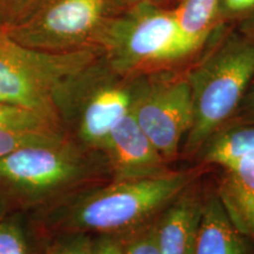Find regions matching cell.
I'll list each match as a JSON object with an SVG mask.
<instances>
[{
    "label": "cell",
    "instance_id": "obj_1",
    "mask_svg": "<svg viewBox=\"0 0 254 254\" xmlns=\"http://www.w3.org/2000/svg\"><path fill=\"white\" fill-rule=\"evenodd\" d=\"M195 174L167 172L157 177L113 180L80 193L53 221L59 233L128 234L161 212L192 185Z\"/></svg>",
    "mask_w": 254,
    "mask_h": 254
},
{
    "label": "cell",
    "instance_id": "obj_2",
    "mask_svg": "<svg viewBox=\"0 0 254 254\" xmlns=\"http://www.w3.org/2000/svg\"><path fill=\"white\" fill-rule=\"evenodd\" d=\"M254 75V38L231 36L186 75L193 120L184 153H198L237 113Z\"/></svg>",
    "mask_w": 254,
    "mask_h": 254
},
{
    "label": "cell",
    "instance_id": "obj_3",
    "mask_svg": "<svg viewBox=\"0 0 254 254\" xmlns=\"http://www.w3.org/2000/svg\"><path fill=\"white\" fill-rule=\"evenodd\" d=\"M139 77L120 74L103 55L63 85L57 110L63 124L74 123L81 147L104 151L111 132L132 110Z\"/></svg>",
    "mask_w": 254,
    "mask_h": 254
},
{
    "label": "cell",
    "instance_id": "obj_4",
    "mask_svg": "<svg viewBox=\"0 0 254 254\" xmlns=\"http://www.w3.org/2000/svg\"><path fill=\"white\" fill-rule=\"evenodd\" d=\"M100 50L117 72L136 77L159 66L182 62L199 47L184 36L173 9L136 2L113 21Z\"/></svg>",
    "mask_w": 254,
    "mask_h": 254
},
{
    "label": "cell",
    "instance_id": "obj_5",
    "mask_svg": "<svg viewBox=\"0 0 254 254\" xmlns=\"http://www.w3.org/2000/svg\"><path fill=\"white\" fill-rule=\"evenodd\" d=\"M131 5L126 0H38L4 32L20 45L44 52L100 50L111 25Z\"/></svg>",
    "mask_w": 254,
    "mask_h": 254
},
{
    "label": "cell",
    "instance_id": "obj_6",
    "mask_svg": "<svg viewBox=\"0 0 254 254\" xmlns=\"http://www.w3.org/2000/svg\"><path fill=\"white\" fill-rule=\"evenodd\" d=\"M100 50L44 52L0 34V103L41 111L60 119L57 94L73 75L97 60ZM63 123V122H62Z\"/></svg>",
    "mask_w": 254,
    "mask_h": 254
},
{
    "label": "cell",
    "instance_id": "obj_7",
    "mask_svg": "<svg viewBox=\"0 0 254 254\" xmlns=\"http://www.w3.org/2000/svg\"><path fill=\"white\" fill-rule=\"evenodd\" d=\"M99 161L69 139L34 145L0 158V186L31 204L78 187L99 173Z\"/></svg>",
    "mask_w": 254,
    "mask_h": 254
},
{
    "label": "cell",
    "instance_id": "obj_8",
    "mask_svg": "<svg viewBox=\"0 0 254 254\" xmlns=\"http://www.w3.org/2000/svg\"><path fill=\"white\" fill-rule=\"evenodd\" d=\"M132 114L159 153L172 163L193 120L187 78L165 72L140 75Z\"/></svg>",
    "mask_w": 254,
    "mask_h": 254
},
{
    "label": "cell",
    "instance_id": "obj_9",
    "mask_svg": "<svg viewBox=\"0 0 254 254\" xmlns=\"http://www.w3.org/2000/svg\"><path fill=\"white\" fill-rule=\"evenodd\" d=\"M103 152L113 180L142 179L170 172L168 163L138 125L132 110L111 132Z\"/></svg>",
    "mask_w": 254,
    "mask_h": 254
},
{
    "label": "cell",
    "instance_id": "obj_10",
    "mask_svg": "<svg viewBox=\"0 0 254 254\" xmlns=\"http://www.w3.org/2000/svg\"><path fill=\"white\" fill-rule=\"evenodd\" d=\"M68 139L64 124L41 111L0 103V158L34 145Z\"/></svg>",
    "mask_w": 254,
    "mask_h": 254
},
{
    "label": "cell",
    "instance_id": "obj_11",
    "mask_svg": "<svg viewBox=\"0 0 254 254\" xmlns=\"http://www.w3.org/2000/svg\"><path fill=\"white\" fill-rule=\"evenodd\" d=\"M204 198L190 185L157 218L159 254H193Z\"/></svg>",
    "mask_w": 254,
    "mask_h": 254
},
{
    "label": "cell",
    "instance_id": "obj_12",
    "mask_svg": "<svg viewBox=\"0 0 254 254\" xmlns=\"http://www.w3.org/2000/svg\"><path fill=\"white\" fill-rule=\"evenodd\" d=\"M193 254H254V239L234 226L217 193L204 199Z\"/></svg>",
    "mask_w": 254,
    "mask_h": 254
},
{
    "label": "cell",
    "instance_id": "obj_13",
    "mask_svg": "<svg viewBox=\"0 0 254 254\" xmlns=\"http://www.w3.org/2000/svg\"><path fill=\"white\" fill-rule=\"evenodd\" d=\"M222 171L219 199L234 226L254 239V155Z\"/></svg>",
    "mask_w": 254,
    "mask_h": 254
},
{
    "label": "cell",
    "instance_id": "obj_14",
    "mask_svg": "<svg viewBox=\"0 0 254 254\" xmlns=\"http://www.w3.org/2000/svg\"><path fill=\"white\" fill-rule=\"evenodd\" d=\"M202 161L227 168L254 155V125L226 124L209 136L201 150Z\"/></svg>",
    "mask_w": 254,
    "mask_h": 254
},
{
    "label": "cell",
    "instance_id": "obj_15",
    "mask_svg": "<svg viewBox=\"0 0 254 254\" xmlns=\"http://www.w3.org/2000/svg\"><path fill=\"white\" fill-rule=\"evenodd\" d=\"M219 9L220 0H182L173 11L184 36L200 49L214 27Z\"/></svg>",
    "mask_w": 254,
    "mask_h": 254
},
{
    "label": "cell",
    "instance_id": "obj_16",
    "mask_svg": "<svg viewBox=\"0 0 254 254\" xmlns=\"http://www.w3.org/2000/svg\"><path fill=\"white\" fill-rule=\"evenodd\" d=\"M45 246L37 250L18 219L0 218V254H43Z\"/></svg>",
    "mask_w": 254,
    "mask_h": 254
},
{
    "label": "cell",
    "instance_id": "obj_17",
    "mask_svg": "<svg viewBox=\"0 0 254 254\" xmlns=\"http://www.w3.org/2000/svg\"><path fill=\"white\" fill-rule=\"evenodd\" d=\"M93 236L86 233H59L46 244L43 254H91Z\"/></svg>",
    "mask_w": 254,
    "mask_h": 254
},
{
    "label": "cell",
    "instance_id": "obj_18",
    "mask_svg": "<svg viewBox=\"0 0 254 254\" xmlns=\"http://www.w3.org/2000/svg\"><path fill=\"white\" fill-rule=\"evenodd\" d=\"M125 254H159L157 218L128 234Z\"/></svg>",
    "mask_w": 254,
    "mask_h": 254
},
{
    "label": "cell",
    "instance_id": "obj_19",
    "mask_svg": "<svg viewBox=\"0 0 254 254\" xmlns=\"http://www.w3.org/2000/svg\"><path fill=\"white\" fill-rule=\"evenodd\" d=\"M38 0H0V19L6 27L21 20Z\"/></svg>",
    "mask_w": 254,
    "mask_h": 254
},
{
    "label": "cell",
    "instance_id": "obj_20",
    "mask_svg": "<svg viewBox=\"0 0 254 254\" xmlns=\"http://www.w3.org/2000/svg\"><path fill=\"white\" fill-rule=\"evenodd\" d=\"M128 234H99L93 237L91 254H125Z\"/></svg>",
    "mask_w": 254,
    "mask_h": 254
},
{
    "label": "cell",
    "instance_id": "obj_21",
    "mask_svg": "<svg viewBox=\"0 0 254 254\" xmlns=\"http://www.w3.org/2000/svg\"><path fill=\"white\" fill-rule=\"evenodd\" d=\"M254 9V0H220L219 13L222 15H240Z\"/></svg>",
    "mask_w": 254,
    "mask_h": 254
},
{
    "label": "cell",
    "instance_id": "obj_22",
    "mask_svg": "<svg viewBox=\"0 0 254 254\" xmlns=\"http://www.w3.org/2000/svg\"><path fill=\"white\" fill-rule=\"evenodd\" d=\"M252 116H254V86L246 92L245 97L243 98L239 107H238L237 113L234 114V117L230 120V122L236 119H240V118H246V117H252Z\"/></svg>",
    "mask_w": 254,
    "mask_h": 254
},
{
    "label": "cell",
    "instance_id": "obj_23",
    "mask_svg": "<svg viewBox=\"0 0 254 254\" xmlns=\"http://www.w3.org/2000/svg\"><path fill=\"white\" fill-rule=\"evenodd\" d=\"M227 124H252V125H254V116L246 117V118H240V119L232 120V122L227 123Z\"/></svg>",
    "mask_w": 254,
    "mask_h": 254
},
{
    "label": "cell",
    "instance_id": "obj_24",
    "mask_svg": "<svg viewBox=\"0 0 254 254\" xmlns=\"http://www.w3.org/2000/svg\"><path fill=\"white\" fill-rule=\"evenodd\" d=\"M131 4H136V2H152V4H159L161 0H126Z\"/></svg>",
    "mask_w": 254,
    "mask_h": 254
},
{
    "label": "cell",
    "instance_id": "obj_25",
    "mask_svg": "<svg viewBox=\"0 0 254 254\" xmlns=\"http://www.w3.org/2000/svg\"><path fill=\"white\" fill-rule=\"evenodd\" d=\"M2 214H4V202H2L1 198H0V218L2 217Z\"/></svg>",
    "mask_w": 254,
    "mask_h": 254
},
{
    "label": "cell",
    "instance_id": "obj_26",
    "mask_svg": "<svg viewBox=\"0 0 254 254\" xmlns=\"http://www.w3.org/2000/svg\"><path fill=\"white\" fill-rule=\"evenodd\" d=\"M2 32H4V25H2L1 19H0V34H1Z\"/></svg>",
    "mask_w": 254,
    "mask_h": 254
}]
</instances>
